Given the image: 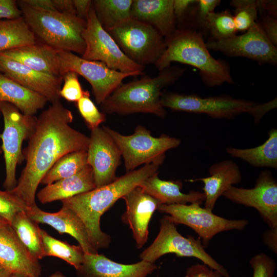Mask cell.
Segmentation results:
<instances>
[{"label":"cell","mask_w":277,"mask_h":277,"mask_svg":"<svg viewBox=\"0 0 277 277\" xmlns=\"http://www.w3.org/2000/svg\"><path fill=\"white\" fill-rule=\"evenodd\" d=\"M73 116L60 101L52 103L37 118L34 132L23 151L26 165L16 186L11 190L27 208L35 205L38 185L61 157L87 150L89 137L70 126Z\"/></svg>","instance_id":"1"},{"label":"cell","mask_w":277,"mask_h":277,"mask_svg":"<svg viewBox=\"0 0 277 277\" xmlns=\"http://www.w3.org/2000/svg\"><path fill=\"white\" fill-rule=\"evenodd\" d=\"M159 167L154 164L144 165L107 185L62 200V207L72 210L81 219L96 250L107 248L111 238L101 230V217L118 199L147 178L159 172Z\"/></svg>","instance_id":"2"},{"label":"cell","mask_w":277,"mask_h":277,"mask_svg":"<svg viewBox=\"0 0 277 277\" xmlns=\"http://www.w3.org/2000/svg\"><path fill=\"white\" fill-rule=\"evenodd\" d=\"M165 42L166 49L154 64L159 71L170 67L173 62H178L197 69L202 81L209 87L234 83L229 63L211 55L203 36L199 32L177 29L165 39Z\"/></svg>","instance_id":"3"},{"label":"cell","mask_w":277,"mask_h":277,"mask_svg":"<svg viewBox=\"0 0 277 277\" xmlns=\"http://www.w3.org/2000/svg\"><path fill=\"white\" fill-rule=\"evenodd\" d=\"M185 69L170 66L155 77L143 76L122 84L101 104L105 114H153L164 118L166 112L161 102L162 90L172 84L184 73Z\"/></svg>","instance_id":"4"},{"label":"cell","mask_w":277,"mask_h":277,"mask_svg":"<svg viewBox=\"0 0 277 277\" xmlns=\"http://www.w3.org/2000/svg\"><path fill=\"white\" fill-rule=\"evenodd\" d=\"M16 2L36 39L57 50L83 55L85 43L82 34L86 26V21L76 15L33 8L22 0Z\"/></svg>","instance_id":"5"},{"label":"cell","mask_w":277,"mask_h":277,"mask_svg":"<svg viewBox=\"0 0 277 277\" xmlns=\"http://www.w3.org/2000/svg\"><path fill=\"white\" fill-rule=\"evenodd\" d=\"M161 104L172 110L206 114L212 118H232L244 113L251 115L258 124L268 111L276 107V97L260 104L224 95L202 97L195 94L169 92L162 94Z\"/></svg>","instance_id":"6"},{"label":"cell","mask_w":277,"mask_h":277,"mask_svg":"<svg viewBox=\"0 0 277 277\" xmlns=\"http://www.w3.org/2000/svg\"><path fill=\"white\" fill-rule=\"evenodd\" d=\"M103 127L119 148L126 172L143 164L160 166L165 160L166 152L177 147L181 143L180 139L165 134L154 137L149 130L141 125H138L134 133L129 135H123L107 126Z\"/></svg>","instance_id":"7"},{"label":"cell","mask_w":277,"mask_h":277,"mask_svg":"<svg viewBox=\"0 0 277 277\" xmlns=\"http://www.w3.org/2000/svg\"><path fill=\"white\" fill-rule=\"evenodd\" d=\"M132 61L155 64L166 49L165 39L152 26L130 18L107 31Z\"/></svg>","instance_id":"8"},{"label":"cell","mask_w":277,"mask_h":277,"mask_svg":"<svg viewBox=\"0 0 277 277\" xmlns=\"http://www.w3.org/2000/svg\"><path fill=\"white\" fill-rule=\"evenodd\" d=\"M0 110L4 120V130L1 134V148L5 164L4 186L12 190L17 184V165L24 160L22 144L29 140L34 132L37 118L22 113L16 107L7 102H0Z\"/></svg>","instance_id":"9"},{"label":"cell","mask_w":277,"mask_h":277,"mask_svg":"<svg viewBox=\"0 0 277 277\" xmlns=\"http://www.w3.org/2000/svg\"><path fill=\"white\" fill-rule=\"evenodd\" d=\"M176 225L164 215L160 220V230L156 238L141 253V260L154 263L162 256L169 253L177 256L193 257L224 276L230 277L227 270L206 251L199 239L190 235L183 236L177 231Z\"/></svg>","instance_id":"10"},{"label":"cell","mask_w":277,"mask_h":277,"mask_svg":"<svg viewBox=\"0 0 277 277\" xmlns=\"http://www.w3.org/2000/svg\"><path fill=\"white\" fill-rule=\"evenodd\" d=\"M202 203L161 204L157 210L167 214L168 219L175 225L183 224L193 229L207 247L210 240L220 232L232 230H242L248 225L245 219L229 220L214 214L201 206Z\"/></svg>","instance_id":"11"},{"label":"cell","mask_w":277,"mask_h":277,"mask_svg":"<svg viewBox=\"0 0 277 277\" xmlns=\"http://www.w3.org/2000/svg\"><path fill=\"white\" fill-rule=\"evenodd\" d=\"M82 37L85 43L82 58L101 62L110 69L122 73L143 74L145 67L133 62L123 52L98 21L92 5Z\"/></svg>","instance_id":"12"},{"label":"cell","mask_w":277,"mask_h":277,"mask_svg":"<svg viewBox=\"0 0 277 277\" xmlns=\"http://www.w3.org/2000/svg\"><path fill=\"white\" fill-rule=\"evenodd\" d=\"M58 54L60 76L63 77L68 71H74L82 76L90 84L98 105L122 85L124 78L139 75L112 70L101 62L85 60L70 51L58 50Z\"/></svg>","instance_id":"13"},{"label":"cell","mask_w":277,"mask_h":277,"mask_svg":"<svg viewBox=\"0 0 277 277\" xmlns=\"http://www.w3.org/2000/svg\"><path fill=\"white\" fill-rule=\"evenodd\" d=\"M208 49L232 57H243L258 63L276 65L277 48L265 35L258 21L241 35L219 41H208Z\"/></svg>","instance_id":"14"},{"label":"cell","mask_w":277,"mask_h":277,"mask_svg":"<svg viewBox=\"0 0 277 277\" xmlns=\"http://www.w3.org/2000/svg\"><path fill=\"white\" fill-rule=\"evenodd\" d=\"M222 196L235 203L255 209L269 228L277 227V182L269 170L259 174L253 188L231 186Z\"/></svg>","instance_id":"15"},{"label":"cell","mask_w":277,"mask_h":277,"mask_svg":"<svg viewBox=\"0 0 277 277\" xmlns=\"http://www.w3.org/2000/svg\"><path fill=\"white\" fill-rule=\"evenodd\" d=\"M87 153V163L92 169L96 188L116 179L115 173L122 154L103 126L91 131Z\"/></svg>","instance_id":"16"},{"label":"cell","mask_w":277,"mask_h":277,"mask_svg":"<svg viewBox=\"0 0 277 277\" xmlns=\"http://www.w3.org/2000/svg\"><path fill=\"white\" fill-rule=\"evenodd\" d=\"M126 211L122 216L124 223L132 230L137 248H142L148 237L149 223L154 211L162 203L137 186L124 195Z\"/></svg>","instance_id":"17"},{"label":"cell","mask_w":277,"mask_h":277,"mask_svg":"<svg viewBox=\"0 0 277 277\" xmlns=\"http://www.w3.org/2000/svg\"><path fill=\"white\" fill-rule=\"evenodd\" d=\"M0 72L44 96L51 103L60 101L62 76L40 72L2 54Z\"/></svg>","instance_id":"18"},{"label":"cell","mask_w":277,"mask_h":277,"mask_svg":"<svg viewBox=\"0 0 277 277\" xmlns=\"http://www.w3.org/2000/svg\"><path fill=\"white\" fill-rule=\"evenodd\" d=\"M0 267L11 274L39 277L41 266L9 224L0 226Z\"/></svg>","instance_id":"19"},{"label":"cell","mask_w":277,"mask_h":277,"mask_svg":"<svg viewBox=\"0 0 277 277\" xmlns=\"http://www.w3.org/2000/svg\"><path fill=\"white\" fill-rule=\"evenodd\" d=\"M27 215L36 223L47 224L60 234H68L74 238L85 253H97L92 245L87 229L78 216L72 210L62 207L56 212L42 210L35 205L27 208Z\"/></svg>","instance_id":"20"},{"label":"cell","mask_w":277,"mask_h":277,"mask_svg":"<svg viewBox=\"0 0 277 277\" xmlns=\"http://www.w3.org/2000/svg\"><path fill=\"white\" fill-rule=\"evenodd\" d=\"M156 268L154 263L143 260L123 264L97 253H85L83 262L76 271L81 277H147Z\"/></svg>","instance_id":"21"},{"label":"cell","mask_w":277,"mask_h":277,"mask_svg":"<svg viewBox=\"0 0 277 277\" xmlns=\"http://www.w3.org/2000/svg\"><path fill=\"white\" fill-rule=\"evenodd\" d=\"M173 0H134L131 18L154 27L165 38L177 30L173 9Z\"/></svg>","instance_id":"22"},{"label":"cell","mask_w":277,"mask_h":277,"mask_svg":"<svg viewBox=\"0 0 277 277\" xmlns=\"http://www.w3.org/2000/svg\"><path fill=\"white\" fill-rule=\"evenodd\" d=\"M210 175L196 179L193 181H202L205 195L204 207L212 211L217 199L231 186L240 183L242 176L239 166L230 160L216 163L209 169Z\"/></svg>","instance_id":"23"},{"label":"cell","mask_w":277,"mask_h":277,"mask_svg":"<svg viewBox=\"0 0 277 277\" xmlns=\"http://www.w3.org/2000/svg\"><path fill=\"white\" fill-rule=\"evenodd\" d=\"M36 71L60 76L58 50L48 45L36 43L0 52Z\"/></svg>","instance_id":"24"},{"label":"cell","mask_w":277,"mask_h":277,"mask_svg":"<svg viewBox=\"0 0 277 277\" xmlns=\"http://www.w3.org/2000/svg\"><path fill=\"white\" fill-rule=\"evenodd\" d=\"M96 188L91 167L87 165L76 174L46 185L37 193L42 204L62 201Z\"/></svg>","instance_id":"25"},{"label":"cell","mask_w":277,"mask_h":277,"mask_svg":"<svg viewBox=\"0 0 277 277\" xmlns=\"http://www.w3.org/2000/svg\"><path fill=\"white\" fill-rule=\"evenodd\" d=\"M158 173L148 177L138 186L162 204H187L194 202L202 204L205 201L203 192L190 191L188 193H183L182 182L161 180Z\"/></svg>","instance_id":"26"},{"label":"cell","mask_w":277,"mask_h":277,"mask_svg":"<svg viewBox=\"0 0 277 277\" xmlns=\"http://www.w3.org/2000/svg\"><path fill=\"white\" fill-rule=\"evenodd\" d=\"M47 102L44 96L0 72V102L9 103L22 113L34 116Z\"/></svg>","instance_id":"27"},{"label":"cell","mask_w":277,"mask_h":277,"mask_svg":"<svg viewBox=\"0 0 277 277\" xmlns=\"http://www.w3.org/2000/svg\"><path fill=\"white\" fill-rule=\"evenodd\" d=\"M226 152L231 156L242 159L255 167L277 168V130L271 129L268 138L257 147L240 149L228 147Z\"/></svg>","instance_id":"28"},{"label":"cell","mask_w":277,"mask_h":277,"mask_svg":"<svg viewBox=\"0 0 277 277\" xmlns=\"http://www.w3.org/2000/svg\"><path fill=\"white\" fill-rule=\"evenodd\" d=\"M10 226L18 238L36 260L44 258L41 228L38 223L31 219L26 211L18 212L14 217Z\"/></svg>","instance_id":"29"},{"label":"cell","mask_w":277,"mask_h":277,"mask_svg":"<svg viewBox=\"0 0 277 277\" xmlns=\"http://www.w3.org/2000/svg\"><path fill=\"white\" fill-rule=\"evenodd\" d=\"M36 42L23 16L13 19H0V52Z\"/></svg>","instance_id":"30"},{"label":"cell","mask_w":277,"mask_h":277,"mask_svg":"<svg viewBox=\"0 0 277 277\" xmlns=\"http://www.w3.org/2000/svg\"><path fill=\"white\" fill-rule=\"evenodd\" d=\"M132 0H94L92 5L96 18L106 31L131 18Z\"/></svg>","instance_id":"31"},{"label":"cell","mask_w":277,"mask_h":277,"mask_svg":"<svg viewBox=\"0 0 277 277\" xmlns=\"http://www.w3.org/2000/svg\"><path fill=\"white\" fill-rule=\"evenodd\" d=\"M44 256H54L61 259L77 270L81 266L85 253L80 245H70L57 240L45 230L41 229Z\"/></svg>","instance_id":"32"},{"label":"cell","mask_w":277,"mask_h":277,"mask_svg":"<svg viewBox=\"0 0 277 277\" xmlns=\"http://www.w3.org/2000/svg\"><path fill=\"white\" fill-rule=\"evenodd\" d=\"M87 157L86 150L75 151L64 155L47 172L41 184L47 185L76 174L88 165Z\"/></svg>","instance_id":"33"},{"label":"cell","mask_w":277,"mask_h":277,"mask_svg":"<svg viewBox=\"0 0 277 277\" xmlns=\"http://www.w3.org/2000/svg\"><path fill=\"white\" fill-rule=\"evenodd\" d=\"M237 31L233 14L228 10L209 14L207 19L206 35L208 41H219L231 38Z\"/></svg>","instance_id":"34"},{"label":"cell","mask_w":277,"mask_h":277,"mask_svg":"<svg viewBox=\"0 0 277 277\" xmlns=\"http://www.w3.org/2000/svg\"><path fill=\"white\" fill-rule=\"evenodd\" d=\"M221 3L220 0H196L190 8L181 29L195 30L203 36H206L208 16Z\"/></svg>","instance_id":"35"},{"label":"cell","mask_w":277,"mask_h":277,"mask_svg":"<svg viewBox=\"0 0 277 277\" xmlns=\"http://www.w3.org/2000/svg\"><path fill=\"white\" fill-rule=\"evenodd\" d=\"M229 5L234 8L233 16L237 31L246 32L258 21L256 0H232Z\"/></svg>","instance_id":"36"},{"label":"cell","mask_w":277,"mask_h":277,"mask_svg":"<svg viewBox=\"0 0 277 277\" xmlns=\"http://www.w3.org/2000/svg\"><path fill=\"white\" fill-rule=\"evenodd\" d=\"M76 107L91 131L100 127L106 121V114L98 110L90 99L88 91L85 90L83 96L76 102Z\"/></svg>","instance_id":"37"},{"label":"cell","mask_w":277,"mask_h":277,"mask_svg":"<svg viewBox=\"0 0 277 277\" xmlns=\"http://www.w3.org/2000/svg\"><path fill=\"white\" fill-rule=\"evenodd\" d=\"M26 209L24 203L10 190H0V217L10 225L15 215Z\"/></svg>","instance_id":"38"},{"label":"cell","mask_w":277,"mask_h":277,"mask_svg":"<svg viewBox=\"0 0 277 277\" xmlns=\"http://www.w3.org/2000/svg\"><path fill=\"white\" fill-rule=\"evenodd\" d=\"M64 85L59 95L68 102H77L83 96V90L78 80V74L74 71H68L63 76Z\"/></svg>","instance_id":"39"},{"label":"cell","mask_w":277,"mask_h":277,"mask_svg":"<svg viewBox=\"0 0 277 277\" xmlns=\"http://www.w3.org/2000/svg\"><path fill=\"white\" fill-rule=\"evenodd\" d=\"M252 277H274L276 268L275 261L264 253L254 255L249 262Z\"/></svg>","instance_id":"40"},{"label":"cell","mask_w":277,"mask_h":277,"mask_svg":"<svg viewBox=\"0 0 277 277\" xmlns=\"http://www.w3.org/2000/svg\"><path fill=\"white\" fill-rule=\"evenodd\" d=\"M259 23L265 35L275 47L277 46V18L268 15H262Z\"/></svg>","instance_id":"41"},{"label":"cell","mask_w":277,"mask_h":277,"mask_svg":"<svg viewBox=\"0 0 277 277\" xmlns=\"http://www.w3.org/2000/svg\"><path fill=\"white\" fill-rule=\"evenodd\" d=\"M185 277H226L219 271L204 264L197 263L188 267Z\"/></svg>","instance_id":"42"},{"label":"cell","mask_w":277,"mask_h":277,"mask_svg":"<svg viewBox=\"0 0 277 277\" xmlns=\"http://www.w3.org/2000/svg\"><path fill=\"white\" fill-rule=\"evenodd\" d=\"M22 16L17 2L14 0H0V18L13 19Z\"/></svg>","instance_id":"43"},{"label":"cell","mask_w":277,"mask_h":277,"mask_svg":"<svg viewBox=\"0 0 277 277\" xmlns=\"http://www.w3.org/2000/svg\"><path fill=\"white\" fill-rule=\"evenodd\" d=\"M196 0H173V9L176 22L182 27L186 19L187 14L191 6Z\"/></svg>","instance_id":"44"},{"label":"cell","mask_w":277,"mask_h":277,"mask_svg":"<svg viewBox=\"0 0 277 277\" xmlns=\"http://www.w3.org/2000/svg\"><path fill=\"white\" fill-rule=\"evenodd\" d=\"M258 13L262 15H268L276 18L277 1L276 0H257Z\"/></svg>","instance_id":"45"},{"label":"cell","mask_w":277,"mask_h":277,"mask_svg":"<svg viewBox=\"0 0 277 277\" xmlns=\"http://www.w3.org/2000/svg\"><path fill=\"white\" fill-rule=\"evenodd\" d=\"M263 242L270 250L277 253V227L269 228L262 234Z\"/></svg>","instance_id":"46"},{"label":"cell","mask_w":277,"mask_h":277,"mask_svg":"<svg viewBox=\"0 0 277 277\" xmlns=\"http://www.w3.org/2000/svg\"><path fill=\"white\" fill-rule=\"evenodd\" d=\"M76 16L86 21L92 6L90 0H73Z\"/></svg>","instance_id":"47"},{"label":"cell","mask_w":277,"mask_h":277,"mask_svg":"<svg viewBox=\"0 0 277 277\" xmlns=\"http://www.w3.org/2000/svg\"><path fill=\"white\" fill-rule=\"evenodd\" d=\"M27 5L37 9L48 11H57L52 0H22Z\"/></svg>","instance_id":"48"},{"label":"cell","mask_w":277,"mask_h":277,"mask_svg":"<svg viewBox=\"0 0 277 277\" xmlns=\"http://www.w3.org/2000/svg\"><path fill=\"white\" fill-rule=\"evenodd\" d=\"M52 1L57 12L76 15L73 0H52Z\"/></svg>","instance_id":"49"},{"label":"cell","mask_w":277,"mask_h":277,"mask_svg":"<svg viewBox=\"0 0 277 277\" xmlns=\"http://www.w3.org/2000/svg\"><path fill=\"white\" fill-rule=\"evenodd\" d=\"M11 273L0 267V277H9Z\"/></svg>","instance_id":"50"},{"label":"cell","mask_w":277,"mask_h":277,"mask_svg":"<svg viewBox=\"0 0 277 277\" xmlns=\"http://www.w3.org/2000/svg\"><path fill=\"white\" fill-rule=\"evenodd\" d=\"M35 277V276H31ZM49 277H65V275L60 272H56Z\"/></svg>","instance_id":"51"},{"label":"cell","mask_w":277,"mask_h":277,"mask_svg":"<svg viewBox=\"0 0 277 277\" xmlns=\"http://www.w3.org/2000/svg\"><path fill=\"white\" fill-rule=\"evenodd\" d=\"M9 277H31L26 275L18 274V273H12Z\"/></svg>","instance_id":"52"},{"label":"cell","mask_w":277,"mask_h":277,"mask_svg":"<svg viewBox=\"0 0 277 277\" xmlns=\"http://www.w3.org/2000/svg\"><path fill=\"white\" fill-rule=\"evenodd\" d=\"M6 224H9L4 219L0 217V226L4 225Z\"/></svg>","instance_id":"53"},{"label":"cell","mask_w":277,"mask_h":277,"mask_svg":"<svg viewBox=\"0 0 277 277\" xmlns=\"http://www.w3.org/2000/svg\"><path fill=\"white\" fill-rule=\"evenodd\" d=\"M1 116H2V113H1V110H0V117H1ZM2 153V150L1 146H0V153Z\"/></svg>","instance_id":"54"}]
</instances>
